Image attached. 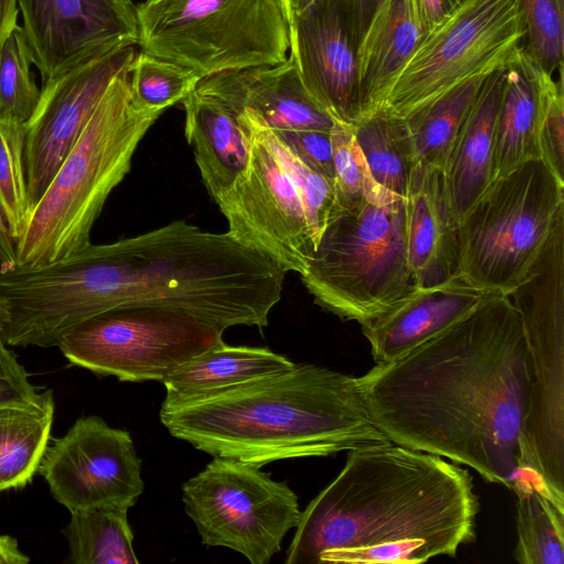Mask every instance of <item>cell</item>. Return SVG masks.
I'll return each instance as SVG.
<instances>
[{
    "label": "cell",
    "mask_w": 564,
    "mask_h": 564,
    "mask_svg": "<svg viewBox=\"0 0 564 564\" xmlns=\"http://www.w3.org/2000/svg\"><path fill=\"white\" fill-rule=\"evenodd\" d=\"M330 139L334 185L339 210L355 208L368 200H381L393 195L373 180L355 139L354 126L334 120Z\"/></svg>",
    "instance_id": "1f68e13d"
},
{
    "label": "cell",
    "mask_w": 564,
    "mask_h": 564,
    "mask_svg": "<svg viewBox=\"0 0 564 564\" xmlns=\"http://www.w3.org/2000/svg\"><path fill=\"white\" fill-rule=\"evenodd\" d=\"M182 500L203 544L234 550L251 564H267L280 552L302 513L286 484L260 466L217 456L183 484Z\"/></svg>",
    "instance_id": "8fae6325"
},
{
    "label": "cell",
    "mask_w": 564,
    "mask_h": 564,
    "mask_svg": "<svg viewBox=\"0 0 564 564\" xmlns=\"http://www.w3.org/2000/svg\"><path fill=\"white\" fill-rule=\"evenodd\" d=\"M288 21L321 0H279Z\"/></svg>",
    "instance_id": "7bdbcfd3"
},
{
    "label": "cell",
    "mask_w": 564,
    "mask_h": 564,
    "mask_svg": "<svg viewBox=\"0 0 564 564\" xmlns=\"http://www.w3.org/2000/svg\"><path fill=\"white\" fill-rule=\"evenodd\" d=\"M271 131L285 148L293 152L307 166L334 182V158L330 132L319 130Z\"/></svg>",
    "instance_id": "8d00e7d4"
},
{
    "label": "cell",
    "mask_w": 564,
    "mask_h": 564,
    "mask_svg": "<svg viewBox=\"0 0 564 564\" xmlns=\"http://www.w3.org/2000/svg\"><path fill=\"white\" fill-rule=\"evenodd\" d=\"M503 69L485 78L442 170L445 194L456 224L494 178L495 134Z\"/></svg>",
    "instance_id": "44dd1931"
},
{
    "label": "cell",
    "mask_w": 564,
    "mask_h": 564,
    "mask_svg": "<svg viewBox=\"0 0 564 564\" xmlns=\"http://www.w3.org/2000/svg\"><path fill=\"white\" fill-rule=\"evenodd\" d=\"M135 15L140 51L202 79L279 64L290 48L279 0H144Z\"/></svg>",
    "instance_id": "52a82bcc"
},
{
    "label": "cell",
    "mask_w": 564,
    "mask_h": 564,
    "mask_svg": "<svg viewBox=\"0 0 564 564\" xmlns=\"http://www.w3.org/2000/svg\"><path fill=\"white\" fill-rule=\"evenodd\" d=\"M422 36L416 0H383L357 46L359 120L381 109Z\"/></svg>",
    "instance_id": "ffe728a7"
},
{
    "label": "cell",
    "mask_w": 564,
    "mask_h": 564,
    "mask_svg": "<svg viewBox=\"0 0 564 564\" xmlns=\"http://www.w3.org/2000/svg\"><path fill=\"white\" fill-rule=\"evenodd\" d=\"M269 131L272 145L296 187L316 246L339 210L334 182L307 166Z\"/></svg>",
    "instance_id": "e575fe53"
},
{
    "label": "cell",
    "mask_w": 564,
    "mask_h": 564,
    "mask_svg": "<svg viewBox=\"0 0 564 564\" xmlns=\"http://www.w3.org/2000/svg\"><path fill=\"white\" fill-rule=\"evenodd\" d=\"M171 435L214 457L263 466L390 442L358 378L313 364L180 401H163Z\"/></svg>",
    "instance_id": "277c9868"
},
{
    "label": "cell",
    "mask_w": 564,
    "mask_h": 564,
    "mask_svg": "<svg viewBox=\"0 0 564 564\" xmlns=\"http://www.w3.org/2000/svg\"><path fill=\"white\" fill-rule=\"evenodd\" d=\"M448 9H451L454 4H456L459 0H445Z\"/></svg>",
    "instance_id": "f6af8a7d"
},
{
    "label": "cell",
    "mask_w": 564,
    "mask_h": 564,
    "mask_svg": "<svg viewBox=\"0 0 564 564\" xmlns=\"http://www.w3.org/2000/svg\"><path fill=\"white\" fill-rule=\"evenodd\" d=\"M354 133L373 180L404 197L415 164L404 120L371 115L354 124Z\"/></svg>",
    "instance_id": "f1b7e54d"
},
{
    "label": "cell",
    "mask_w": 564,
    "mask_h": 564,
    "mask_svg": "<svg viewBox=\"0 0 564 564\" xmlns=\"http://www.w3.org/2000/svg\"><path fill=\"white\" fill-rule=\"evenodd\" d=\"M17 269L15 242L0 210V273Z\"/></svg>",
    "instance_id": "ab89813d"
},
{
    "label": "cell",
    "mask_w": 564,
    "mask_h": 564,
    "mask_svg": "<svg viewBox=\"0 0 564 564\" xmlns=\"http://www.w3.org/2000/svg\"><path fill=\"white\" fill-rule=\"evenodd\" d=\"M486 77L463 84L404 119L415 164L443 170Z\"/></svg>",
    "instance_id": "484cf974"
},
{
    "label": "cell",
    "mask_w": 564,
    "mask_h": 564,
    "mask_svg": "<svg viewBox=\"0 0 564 564\" xmlns=\"http://www.w3.org/2000/svg\"><path fill=\"white\" fill-rule=\"evenodd\" d=\"M37 473L51 496L70 513L129 509L144 490L141 460L128 431L100 416H83L47 444Z\"/></svg>",
    "instance_id": "4fadbf2b"
},
{
    "label": "cell",
    "mask_w": 564,
    "mask_h": 564,
    "mask_svg": "<svg viewBox=\"0 0 564 564\" xmlns=\"http://www.w3.org/2000/svg\"><path fill=\"white\" fill-rule=\"evenodd\" d=\"M295 364L263 347L221 346L193 357L162 381L165 401H180L291 369Z\"/></svg>",
    "instance_id": "cb8c5ba5"
},
{
    "label": "cell",
    "mask_w": 564,
    "mask_h": 564,
    "mask_svg": "<svg viewBox=\"0 0 564 564\" xmlns=\"http://www.w3.org/2000/svg\"><path fill=\"white\" fill-rule=\"evenodd\" d=\"M72 564H138L128 509L99 508L70 513L62 529Z\"/></svg>",
    "instance_id": "4316f807"
},
{
    "label": "cell",
    "mask_w": 564,
    "mask_h": 564,
    "mask_svg": "<svg viewBox=\"0 0 564 564\" xmlns=\"http://www.w3.org/2000/svg\"><path fill=\"white\" fill-rule=\"evenodd\" d=\"M301 279L317 305L360 325L411 296L419 288L408 258L404 197L339 210Z\"/></svg>",
    "instance_id": "8992f818"
},
{
    "label": "cell",
    "mask_w": 564,
    "mask_h": 564,
    "mask_svg": "<svg viewBox=\"0 0 564 564\" xmlns=\"http://www.w3.org/2000/svg\"><path fill=\"white\" fill-rule=\"evenodd\" d=\"M25 123L0 119V210L14 242L31 215L24 166Z\"/></svg>",
    "instance_id": "f546056e"
},
{
    "label": "cell",
    "mask_w": 564,
    "mask_h": 564,
    "mask_svg": "<svg viewBox=\"0 0 564 564\" xmlns=\"http://www.w3.org/2000/svg\"><path fill=\"white\" fill-rule=\"evenodd\" d=\"M43 398L44 391L31 383L28 371L0 336V406H30Z\"/></svg>",
    "instance_id": "74e56055"
},
{
    "label": "cell",
    "mask_w": 564,
    "mask_h": 564,
    "mask_svg": "<svg viewBox=\"0 0 564 564\" xmlns=\"http://www.w3.org/2000/svg\"><path fill=\"white\" fill-rule=\"evenodd\" d=\"M517 494V545L520 564H564V511L530 480L520 481Z\"/></svg>",
    "instance_id": "83f0119b"
},
{
    "label": "cell",
    "mask_w": 564,
    "mask_h": 564,
    "mask_svg": "<svg viewBox=\"0 0 564 564\" xmlns=\"http://www.w3.org/2000/svg\"><path fill=\"white\" fill-rule=\"evenodd\" d=\"M224 332L162 307L107 311L70 328L57 347L72 364L119 381H160L176 367L221 346Z\"/></svg>",
    "instance_id": "30bf717a"
},
{
    "label": "cell",
    "mask_w": 564,
    "mask_h": 564,
    "mask_svg": "<svg viewBox=\"0 0 564 564\" xmlns=\"http://www.w3.org/2000/svg\"><path fill=\"white\" fill-rule=\"evenodd\" d=\"M357 46L383 0H346Z\"/></svg>",
    "instance_id": "f35d334b"
},
{
    "label": "cell",
    "mask_w": 564,
    "mask_h": 564,
    "mask_svg": "<svg viewBox=\"0 0 564 564\" xmlns=\"http://www.w3.org/2000/svg\"><path fill=\"white\" fill-rule=\"evenodd\" d=\"M185 137L203 183L216 200L246 171L250 138L239 117L216 98L194 89L182 101Z\"/></svg>",
    "instance_id": "7402d4cb"
},
{
    "label": "cell",
    "mask_w": 564,
    "mask_h": 564,
    "mask_svg": "<svg viewBox=\"0 0 564 564\" xmlns=\"http://www.w3.org/2000/svg\"><path fill=\"white\" fill-rule=\"evenodd\" d=\"M498 295L456 278L417 289L384 314L361 325L376 365L390 362Z\"/></svg>",
    "instance_id": "ac0fdd59"
},
{
    "label": "cell",
    "mask_w": 564,
    "mask_h": 564,
    "mask_svg": "<svg viewBox=\"0 0 564 564\" xmlns=\"http://www.w3.org/2000/svg\"><path fill=\"white\" fill-rule=\"evenodd\" d=\"M6 321H7V312H6L2 301L0 299V334L4 327Z\"/></svg>",
    "instance_id": "ee69618b"
},
{
    "label": "cell",
    "mask_w": 564,
    "mask_h": 564,
    "mask_svg": "<svg viewBox=\"0 0 564 564\" xmlns=\"http://www.w3.org/2000/svg\"><path fill=\"white\" fill-rule=\"evenodd\" d=\"M524 25L523 50L545 72L563 65L564 0H519Z\"/></svg>",
    "instance_id": "836d02e7"
},
{
    "label": "cell",
    "mask_w": 564,
    "mask_h": 564,
    "mask_svg": "<svg viewBox=\"0 0 564 564\" xmlns=\"http://www.w3.org/2000/svg\"><path fill=\"white\" fill-rule=\"evenodd\" d=\"M404 202L408 258L417 288L458 278L457 224L449 209L442 170L414 164Z\"/></svg>",
    "instance_id": "d6986e66"
},
{
    "label": "cell",
    "mask_w": 564,
    "mask_h": 564,
    "mask_svg": "<svg viewBox=\"0 0 564 564\" xmlns=\"http://www.w3.org/2000/svg\"><path fill=\"white\" fill-rule=\"evenodd\" d=\"M468 469L392 442L349 451L301 513L288 564H419L476 540Z\"/></svg>",
    "instance_id": "3957f363"
},
{
    "label": "cell",
    "mask_w": 564,
    "mask_h": 564,
    "mask_svg": "<svg viewBox=\"0 0 564 564\" xmlns=\"http://www.w3.org/2000/svg\"><path fill=\"white\" fill-rule=\"evenodd\" d=\"M42 82L94 55L137 45L131 0H19Z\"/></svg>",
    "instance_id": "9a60e30c"
},
{
    "label": "cell",
    "mask_w": 564,
    "mask_h": 564,
    "mask_svg": "<svg viewBox=\"0 0 564 564\" xmlns=\"http://www.w3.org/2000/svg\"><path fill=\"white\" fill-rule=\"evenodd\" d=\"M32 64L31 48L18 25L0 47V119L25 123L32 116L40 97Z\"/></svg>",
    "instance_id": "d6a6232c"
},
{
    "label": "cell",
    "mask_w": 564,
    "mask_h": 564,
    "mask_svg": "<svg viewBox=\"0 0 564 564\" xmlns=\"http://www.w3.org/2000/svg\"><path fill=\"white\" fill-rule=\"evenodd\" d=\"M195 89L216 98L237 116H253L271 130L330 132L334 124V119L307 93L290 56L275 65L203 78Z\"/></svg>",
    "instance_id": "e0dca14e"
},
{
    "label": "cell",
    "mask_w": 564,
    "mask_h": 564,
    "mask_svg": "<svg viewBox=\"0 0 564 564\" xmlns=\"http://www.w3.org/2000/svg\"><path fill=\"white\" fill-rule=\"evenodd\" d=\"M55 401L51 389L30 406H0V494L29 485L51 438Z\"/></svg>",
    "instance_id": "d4e9b609"
},
{
    "label": "cell",
    "mask_w": 564,
    "mask_h": 564,
    "mask_svg": "<svg viewBox=\"0 0 564 564\" xmlns=\"http://www.w3.org/2000/svg\"><path fill=\"white\" fill-rule=\"evenodd\" d=\"M129 67L112 79L32 208L26 227L15 241L17 268L54 262L91 243V229L108 196L129 173L139 143L164 112L135 102Z\"/></svg>",
    "instance_id": "5b68a950"
},
{
    "label": "cell",
    "mask_w": 564,
    "mask_h": 564,
    "mask_svg": "<svg viewBox=\"0 0 564 564\" xmlns=\"http://www.w3.org/2000/svg\"><path fill=\"white\" fill-rule=\"evenodd\" d=\"M19 0H0V47L11 31L17 28Z\"/></svg>",
    "instance_id": "60d3db41"
},
{
    "label": "cell",
    "mask_w": 564,
    "mask_h": 564,
    "mask_svg": "<svg viewBox=\"0 0 564 564\" xmlns=\"http://www.w3.org/2000/svg\"><path fill=\"white\" fill-rule=\"evenodd\" d=\"M503 74L495 134L494 178L529 160L540 159L538 126L543 90L549 76L554 75L531 58L523 46Z\"/></svg>",
    "instance_id": "603a6c76"
},
{
    "label": "cell",
    "mask_w": 564,
    "mask_h": 564,
    "mask_svg": "<svg viewBox=\"0 0 564 564\" xmlns=\"http://www.w3.org/2000/svg\"><path fill=\"white\" fill-rule=\"evenodd\" d=\"M200 80L193 70L142 51L129 67L131 95L145 109L165 111L181 102Z\"/></svg>",
    "instance_id": "4dcf8cb0"
},
{
    "label": "cell",
    "mask_w": 564,
    "mask_h": 564,
    "mask_svg": "<svg viewBox=\"0 0 564 564\" xmlns=\"http://www.w3.org/2000/svg\"><path fill=\"white\" fill-rule=\"evenodd\" d=\"M523 40L519 0H459L422 36L377 113L406 119L463 84L506 68Z\"/></svg>",
    "instance_id": "9c48e42d"
},
{
    "label": "cell",
    "mask_w": 564,
    "mask_h": 564,
    "mask_svg": "<svg viewBox=\"0 0 564 564\" xmlns=\"http://www.w3.org/2000/svg\"><path fill=\"white\" fill-rule=\"evenodd\" d=\"M238 117L250 138L249 164L215 202L234 238L301 275L316 246L299 193L269 129L249 113Z\"/></svg>",
    "instance_id": "7c38bea8"
},
{
    "label": "cell",
    "mask_w": 564,
    "mask_h": 564,
    "mask_svg": "<svg viewBox=\"0 0 564 564\" xmlns=\"http://www.w3.org/2000/svg\"><path fill=\"white\" fill-rule=\"evenodd\" d=\"M30 561V557L20 550L14 538L0 535V564H26Z\"/></svg>",
    "instance_id": "b9f144b4"
},
{
    "label": "cell",
    "mask_w": 564,
    "mask_h": 564,
    "mask_svg": "<svg viewBox=\"0 0 564 564\" xmlns=\"http://www.w3.org/2000/svg\"><path fill=\"white\" fill-rule=\"evenodd\" d=\"M558 75L546 79L538 126L539 155L551 172L564 182V86L563 65Z\"/></svg>",
    "instance_id": "d590c367"
},
{
    "label": "cell",
    "mask_w": 564,
    "mask_h": 564,
    "mask_svg": "<svg viewBox=\"0 0 564 564\" xmlns=\"http://www.w3.org/2000/svg\"><path fill=\"white\" fill-rule=\"evenodd\" d=\"M135 46L94 55L42 82L36 107L25 122L24 166L31 208L73 149L112 79L133 61Z\"/></svg>",
    "instance_id": "5bb4252c"
},
{
    "label": "cell",
    "mask_w": 564,
    "mask_h": 564,
    "mask_svg": "<svg viewBox=\"0 0 564 564\" xmlns=\"http://www.w3.org/2000/svg\"><path fill=\"white\" fill-rule=\"evenodd\" d=\"M290 57L311 97L334 120H359L357 42L346 0H321L289 21Z\"/></svg>",
    "instance_id": "2e32d148"
},
{
    "label": "cell",
    "mask_w": 564,
    "mask_h": 564,
    "mask_svg": "<svg viewBox=\"0 0 564 564\" xmlns=\"http://www.w3.org/2000/svg\"><path fill=\"white\" fill-rule=\"evenodd\" d=\"M357 378L372 421L390 442L466 465L512 490L529 480L520 458L532 372L508 295L488 299Z\"/></svg>",
    "instance_id": "6da1fadb"
},
{
    "label": "cell",
    "mask_w": 564,
    "mask_h": 564,
    "mask_svg": "<svg viewBox=\"0 0 564 564\" xmlns=\"http://www.w3.org/2000/svg\"><path fill=\"white\" fill-rule=\"evenodd\" d=\"M286 273L228 231L175 220L24 269L17 300L29 330L46 346H56L91 316L132 307L180 311L223 332L238 325L263 328Z\"/></svg>",
    "instance_id": "7a4b0ae2"
},
{
    "label": "cell",
    "mask_w": 564,
    "mask_h": 564,
    "mask_svg": "<svg viewBox=\"0 0 564 564\" xmlns=\"http://www.w3.org/2000/svg\"><path fill=\"white\" fill-rule=\"evenodd\" d=\"M563 213L564 182L541 159L494 178L457 224L458 276L508 295Z\"/></svg>",
    "instance_id": "ba28073f"
}]
</instances>
